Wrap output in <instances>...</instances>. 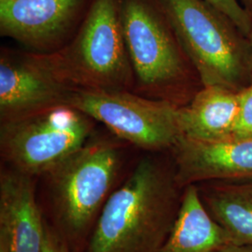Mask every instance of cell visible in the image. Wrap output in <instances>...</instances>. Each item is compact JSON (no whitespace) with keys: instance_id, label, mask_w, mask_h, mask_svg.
Returning <instances> with one entry per match:
<instances>
[{"instance_id":"cell-1","label":"cell","mask_w":252,"mask_h":252,"mask_svg":"<svg viewBox=\"0 0 252 252\" xmlns=\"http://www.w3.org/2000/svg\"><path fill=\"white\" fill-rule=\"evenodd\" d=\"M176 180L145 158L108 197L92 234L87 252H157L179 214Z\"/></svg>"},{"instance_id":"cell-2","label":"cell","mask_w":252,"mask_h":252,"mask_svg":"<svg viewBox=\"0 0 252 252\" xmlns=\"http://www.w3.org/2000/svg\"><path fill=\"white\" fill-rule=\"evenodd\" d=\"M33 55L74 90L128 91L135 77L123 32L120 0H94L68 45L52 54Z\"/></svg>"},{"instance_id":"cell-3","label":"cell","mask_w":252,"mask_h":252,"mask_svg":"<svg viewBox=\"0 0 252 252\" xmlns=\"http://www.w3.org/2000/svg\"><path fill=\"white\" fill-rule=\"evenodd\" d=\"M159 1L178 43L204 86L240 91L251 84L252 49L244 44L224 15L205 0Z\"/></svg>"},{"instance_id":"cell-4","label":"cell","mask_w":252,"mask_h":252,"mask_svg":"<svg viewBox=\"0 0 252 252\" xmlns=\"http://www.w3.org/2000/svg\"><path fill=\"white\" fill-rule=\"evenodd\" d=\"M121 166L117 146L87 142L47 175L58 230L68 239L86 233L106 204Z\"/></svg>"},{"instance_id":"cell-5","label":"cell","mask_w":252,"mask_h":252,"mask_svg":"<svg viewBox=\"0 0 252 252\" xmlns=\"http://www.w3.org/2000/svg\"><path fill=\"white\" fill-rule=\"evenodd\" d=\"M93 124L92 118L69 105L1 123V154L23 174L47 175L87 143Z\"/></svg>"},{"instance_id":"cell-6","label":"cell","mask_w":252,"mask_h":252,"mask_svg":"<svg viewBox=\"0 0 252 252\" xmlns=\"http://www.w3.org/2000/svg\"><path fill=\"white\" fill-rule=\"evenodd\" d=\"M69 106L148 151L173 148L181 135L179 107L168 100L151 99L128 91L75 90Z\"/></svg>"},{"instance_id":"cell-7","label":"cell","mask_w":252,"mask_h":252,"mask_svg":"<svg viewBox=\"0 0 252 252\" xmlns=\"http://www.w3.org/2000/svg\"><path fill=\"white\" fill-rule=\"evenodd\" d=\"M164 18L148 0L121 2L127 52L137 83L146 92L162 90L184 75L180 51Z\"/></svg>"},{"instance_id":"cell-8","label":"cell","mask_w":252,"mask_h":252,"mask_svg":"<svg viewBox=\"0 0 252 252\" xmlns=\"http://www.w3.org/2000/svg\"><path fill=\"white\" fill-rule=\"evenodd\" d=\"M74 91L59 81L33 54L21 57L1 55V123L56 106L69 105Z\"/></svg>"},{"instance_id":"cell-9","label":"cell","mask_w":252,"mask_h":252,"mask_svg":"<svg viewBox=\"0 0 252 252\" xmlns=\"http://www.w3.org/2000/svg\"><path fill=\"white\" fill-rule=\"evenodd\" d=\"M179 187L252 180V138L198 140L180 135L173 146Z\"/></svg>"},{"instance_id":"cell-10","label":"cell","mask_w":252,"mask_h":252,"mask_svg":"<svg viewBox=\"0 0 252 252\" xmlns=\"http://www.w3.org/2000/svg\"><path fill=\"white\" fill-rule=\"evenodd\" d=\"M85 0H0V32L41 51L55 45Z\"/></svg>"},{"instance_id":"cell-11","label":"cell","mask_w":252,"mask_h":252,"mask_svg":"<svg viewBox=\"0 0 252 252\" xmlns=\"http://www.w3.org/2000/svg\"><path fill=\"white\" fill-rule=\"evenodd\" d=\"M46 223L36 203L33 177L13 168L0 175V237L8 252H42Z\"/></svg>"},{"instance_id":"cell-12","label":"cell","mask_w":252,"mask_h":252,"mask_svg":"<svg viewBox=\"0 0 252 252\" xmlns=\"http://www.w3.org/2000/svg\"><path fill=\"white\" fill-rule=\"evenodd\" d=\"M237 114L238 91L204 86L188 105L178 109L180 134L207 141L234 137Z\"/></svg>"},{"instance_id":"cell-13","label":"cell","mask_w":252,"mask_h":252,"mask_svg":"<svg viewBox=\"0 0 252 252\" xmlns=\"http://www.w3.org/2000/svg\"><path fill=\"white\" fill-rule=\"evenodd\" d=\"M227 245L230 239L208 213L198 187H185L171 232L157 252H215Z\"/></svg>"},{"instance_id":"cell-14","label":"cell","mask_w":252,"mask_h":252,"mask_svg":"<svg viewBox=\"0 0 252 252\" xmlns=\"http://www.w3.org/2000/svg\"><path fill=\"white\" fill-rule=\"evenodd\" d=\"M199 192L231 244H252V180L215 181Z\"/></svg>"},{"instance_id":"cell-15","label":"cell","mask_w":252,"mask_h":252,"mask_svg":"<svg viewBox=\"0 0 252 252\" xmlns=\"http://www.w3.org/2000/svg\"><path fill=\"white\" fill-rule=\"evenodd\" d=\"M228 19L244 36L252 30V19L239 0H205Z\"/></svg>"},{"instance_id":"cell-16","label":"cell","mask_w":252,"mask_h":252,"mask_svg":"<svg viewBox=\"0 0 252 252\" xmlns=\"http://www.w3.org/2000/svg\"><path fill=\"white\" fill-rule=\"evenodd\" d=\"M233 136L252 138V82L238 91V114Z\"/></svg>"},{"instance_id":"cell-17","label":"cell","mask_w":252,"mask_h":252,"mask_svg":"<svg viewBox=\"0 0 252 252\" xmlns=\"http://www.w3.org/2000/svg\"><path fill=\"white\" fill-rule=\"evenodd\" d=\"M42 252H72L68 240L58 230L46 223L45 241Z\"/></svg>"},{"instance_id":"cell-18","label":"cell","mask_w":252,"mask_h":252,"mask_svg":"<svg viewBox=\"0 0 252 252\" xmlns=\"http://www.w3.org/2000/svg\"><path fill=\"white\" fill-rule=\"evenodd\" d=\"M215 252H252V244L246 245H227Z\"/></svg>"},{"instance_id":"cell-19","label":"cell","mask_w":252,"mask_h":252,"mask_svg":"<svg viewBox=\"0 0 252 252\" xmlns=\"http://www.w3.org/2000/svg\"><path fill=\"white\" fill-rule=\"evenodd\" d=\"M0 252H8L5 241L0 237Z\"/></svg>"},{"instance_id":"cell-20","label":"cell","mask_w":252,"mask_h":252,"mask_svg":"<svg viewBox=\"0 0 252 252\" xmlns=\"http://www.w3.org/2000/svg\"><path fill=\"white\" fill-rule=\"evenodd\" d=\"M248 37H249V45H250V47H251V49H252V32L250 33V35L248 36Z\"/></svg>"},{"instance_id":"cell-21","label":"cell","mask_w":252,"mask_h":252,"mask_svg":"<svg viewBox=\"0 0 252 252\" xmlns=\"http://www.w3.org/2000/svg\"><path fill=\"white\" fill-rule=\"evenodd\" d=\"M250 1H251V2H252V0H250Z\"/></svg>"}]
</instances>
